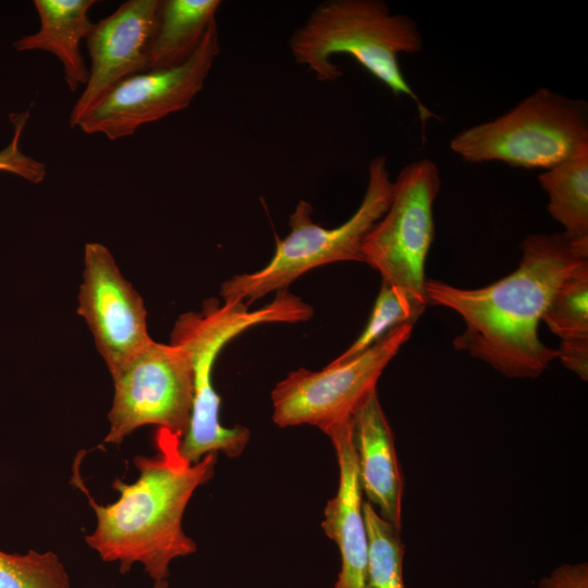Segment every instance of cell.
<instances>
[{"label": "cell", "instance_id": "cell-1", "mask_svg": "<svg viewBox=\"0 0 588 588\" xmlns=\"http://www.w3.org/2000/svg\"><path fill=\"white\" fill-rule=\"evenodd\" d=\"M518 267L479 289H461L438 280L426 281L428 303L456 311L465 330L453 341L507 378L534 379L558 358L544 345L538 326L559 285L588 264V242L565 233L529 234L520 243Z\"/></svg>", "mask_w": 588, "mask_h": 588}, {"label": "cell", "instance_id": "cell-2", "mask_svg": "<svg viewBox=\"0 0 588 588\" xmlns=\"http://www.w3.org/2000/svg\"><path fill=\"white\" fill-rule=\"evenodd\" d=\"M181 440L158 428L157 454L134 458L139 477L134 483L115 479L112 487L120 498L111 504H98L78 474L73 477L97 517V526L85 537L86 542L103 561L120 562L122 573L140 563L155 583L162 581L173 560L197 550L184 532L182 519L195 490L213 477L218 453L191 463L181 453Z\"/></svg>", "mask_w": 588, "mask_h": 588}, {"label": "cell", "instance_id": "cell-3", "mask_svg": "<svg viewBox=\"0 0 588 588\" xmlns=\"http://www.w3.org/2000/svg\"><path fill=\"white\" fill-rule=\"evenodd\" d=\"M290 51L320 82L343 76L331 57L346 53L395 96L411 98L422 128L437 118L403 75L399 56L422 49L418 24L405 14H392L381 0H329L318 4L290 38Z\"/></svg>", "mask_w": 588, "mask_h": 588}, {"label": "cell", "instance_id": "cell-4", "mask_svg": "<svg viewBox=\"0 0 588 588\" xmlns=\"http://www.w3.org/2000/svg\"><path fill=\"white\" fill-rule=\"evenodd\" d=\"M243 302L204 303L200 311H187L179 317L171 343L182 346L189 356L194 375V400L188 430L181 440L182 455L197 463L208 453L222 452L229 457L241 455L250 431L236 425L224 427L219 419L220 396L212 384V369L222 347L246 329L266 322H301L314 315L313 307L287 289L256 310Z\"/></svg>", "mask_w": 588, "mask_h": 588}, {"label": "cell", "instance_id": "cell-5", "mask_svg": "<svg viewBox=\"0 0 588 588\" xmlns=\"http://www.w3.org/2000/svg\"><path fill=\"white\" fill-rule=\"evenodd\" d=\"M393 195L387 158L369 162L368 184L358 209L344 223L327 229L313 220V207L299 200L290 216V233L277 238L270 261L260 270L233 275L221 284L224 302L250 305L273 291L286 289L307 271L338 261H362L364 240L388 210Z\"/></svg>", "mask_w": 588, "mask_h": 588}, {"label": "cell", "instance_id": "cell-6", "mask_svg": "<svg viewBox=\"0 0 588 588\" xmlns=\"http://www.w3.org/2000/svg\"><path fill=\"white\" fill-rule=\"evenodd\" d=\"M588 147V111L548 88H538L504 114L469 126L450 142L469 163L499 161L525 169H550Z\"/></svg>", "mask_w": 588, "mask_h": 588}, {"label": "cell", "instance_id": "cell-7", "mask_svg": "<svg viewBox=\"0 0 588 588\" xmlns=\"http://www.w3.org/2000/svg\"><path fill=\"white\" fill-rule=\"evenodd\" d=\"M441 181L437 164L420 159L406 164L393 181V195L383 217L364 240V262L382 281L425 307V266L434 240L433 204Z\"/></svg>", "mask_w": 588, "mask_h": 588}, {"label": "cell", "instance_id": "cell-8", "mask_svg": "<svg viewBox=\"0 0 588 588\" xmlns=\"http://www.w3.org/2000/svg\"><path fill=\"white\" fill-rule=\"evenodd\" d=\"M414 323L385 334L352 360L329 363L322 370L291 371L271 392L272 419L278 427L311 425L323 430L352 418L376 390L387 365L411 338Z\"/></svg>", "mask_w": 588, "mask_h": 588}, {"label": "cell", "instance_id": "cell-9", "mask_svg": "<svg viewBox=\"0 0 588 588\" xmlns=\"http://www.w3.org/2000/svg\"><path fill=\"white\" fill-rule=\"evenodd\" d=\"M114 397L108 414L106 443L120 444L142 426L156 425L180 437L186 434L194 400L193 367L177 344L154 340L113 377Z\"/></svg>", "mask_w": 588, "mask_h": 588}, {"label": "cell", "instance_id": "cell-10", "mask_svg": "<svg viewBox=\"0 0 588 588\" xmlns=\"http://www.w3.org/2000/svg\"><path fill=\"white\" fill-rule=\"evenodd\" d=\"M220 53L217 21L184 63L148 70L120 82L79 123L86 134L110 140L131 136L140 126L186 109L201 91Z\"/></svg>", "mask_w": 588, "mask_h": 588}, {"label": "cell", "instance_id": "cell-11", "mask_svg": "<svg viewBox=\"0 0 588 588\" xmlns=\"http://www.w3.org/2000/svg\"><path fill=\"white\" fill-rule=\"evenodd\" d=\"M77 313L88 323L112 377L152 341L142 297L100 243L85 246Z\"/></svg>", "mask_w": 588, "mask_h": 588}, {"label": "cell", "instance_id": "cell-12", "mask_svg": "<svg viewBox=\"0 0 588 588\" xmlns=\"http://www.w3.org/2000/svg\"><path fill=\"white\" fill-rule=\"evenodd\" d=\"M160 0H128L94 23L87 38L89 77L70 113L76 127L120 82L148 71Z\"/></svg>", "mask_w": 588, "mask_h": 588}, {"label": "cell", "instance_id": "cell-13", "mask_svg": "<svg viewBox=\"0 0 588 588\" xmlns=\"http://www.w3.org/2000/svg\"><path fill=\"white\" fill-rule=\"evenodd\" d=\"M331 440L339 465V487L327 502L321 528L339 548L341 569L333 588H371L369 543L363 512L352 418L322 430Z\"/></svg>", "mask_w": 588, "mask_h": 588}, {"label": "cell", "instance_id": "cell-14", "mask_svg": "<svg viewBox=\"0 0 588 588\" xmlns=\"http://www.w3.org/2000/svg\"><path fill=\"white\" fill-rule=\"evenodd\" d=\"M362 492L380 516L402 529L404 479L394 433L373 390L352 415Z\"/></svg>", "mask_w": 588, "mask_h": 588}, {"label": "cell", "instance_id": "cell-15", "mask_svg": "<svg viewBox=\"0 0 588 588\" xmlns=\"http://www.w3.org/2000/svg\"><path fill=\"white\" fill-rule=\"evenodd\" d=\"M95 0H35L40 26L30 35L19 38L16 51H46L59 59L63 77L71 93L86 85L89 70L81 53L94 23L88 17Z\"/></svg>", "mask_w": 588, "mask_h": 588}, {"label": "cell", "instance_id": "cell-16", "mask_svg": "<svg viewBox=\"0 0 588 588\" xmlns=\"http://www.w3.org/2000/svg\"><path fill=\"white\" fill-rule=\"evenodd\" d=\"M220 4L219 0L161 1L148 70L173 68L188 60L216 21Z\"/></svg>", "mask_w": 588, "mask_h": 588}, {"label": "cell", "instance_id": "cell-17", "mask_svg": "<svg viewBox=\"0 0 588 588\" xmlns=\"http://www.w3.org/2000/svg\"><path fill=\"white\" fill-rule=\"evenodd\" d=\"M548 212L575 242H588V147L538 175Z\"/></svg>", "mask_w": 588, "mask_h": 588}, {"label": "cell", "instance_id": "cell-18", "mask_svg": "<svg viewBox=\"0 0 588 588\" xmlns=\"http://www.w3.org/2000/svg\"><path fill=\"white\" fill-rule=\"evenodd\" d=\"M363 512L368 534L371 588H405V547L401 531L383 519L368 501L363 504Z\"/></svg>", "mask_w": 588, "mask_h": 588}, {"label": "cell", "instance_id": "cell-19", "mask_svg": "<svg viewBox=\"0 0 588 588\" xmlns=\"http://www.w3.org/2000/svg\"><path fill=\"white\" fill-rule=\"evenodd\" d=\"M541 321L561 341L588 339V264L559 285Z\"/></svg>", "mask_w": 588, "mask_h": 588}, {"label": "cell", "instance_id": "cell-20", "mask_svg": "<svg viewBox=\"0 0 588 588\" xmlns=\"http://www.w3.org/2000/svg\"><path fill=\"white\" fill-rule=\"evenodd\" d=\"M425 307L417 306L401 290L382 281L367 324L352 345L331 363L342 364L359 356L394 328L414 323Z\"/></svg>", "mask_w": 588, "mask_h": 588}, {"label": "cell", "instance_id": "cell-21", "mask_svg": "<svg viewBox=\"0 0 588 588\" xmlns=\"http://www.w3.org/2000/svg\"><path fill=\"white\" fill-rule=\"evenodd\" d=\"M0 588H71L64 565L53 552L11 554L0 550Z\"/></svg>", "mask_w": 588, "mask_h": 588}, {"label": "cell", "instance_id": "cell-22", "mask_svg": "<svg viewBox=\"0 0 588 588\" xmlns=\"http://www.w3.org/2000/svg\"><path fill=\"white\" fill-rule=\"evenodd\" d=\"M28 117L29 111L10 115L14 126L13 137L10 144L0 150V171L15 174L32 183H39L46 176L45 163L24 154L19 144Z\"/></svg>", "mask_w": 588, "mask_h": 588}, {"label": "cell", "instance_id": "cell-23", "mask_svg": "<svg viewBox=\"0 0 588 588\" xmlns=\"http://www.w3.org/2000/svg\"><path fill=\"white\" fill-rule=\"evenodd\" d=\"M538 588H588V564H562L543 576Z\"/></svg>", "mask_w": 588, "mask_h": 588}, {"label": "cell", "instance_id": "cell-24", "mask_svg": "<svg viewBox=\"0 0 588 588\" xmlns=\"http://www.w3.org/2000/svg\"><path fill=\"white\" fill-rule=\"evenodd\" d=\"M558 358L581 380H588V339L561 341Z\"/></svg>", "mask_w": 588, "mask_h": 588}, {"label": "cell", "instance_id": "cell-25", "mask_svg": "<svg viewBox=\"0 0 588 588\" xmlns=\"http://www.w3.org/2000/svg\"><path fill=\"white\" fill-rule=\"evenodd\" d=\"M154 588H168V583L166 580L156 581Z\"/></svg>", "mask_w": 588, "mask_h": 588}]
</instances>
